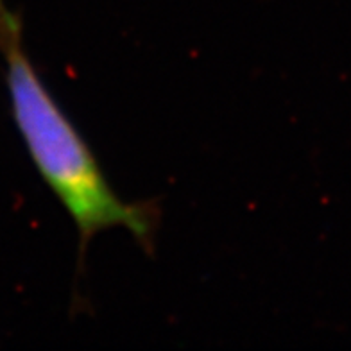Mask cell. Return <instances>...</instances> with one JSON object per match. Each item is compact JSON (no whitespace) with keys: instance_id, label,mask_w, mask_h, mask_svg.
Instances as JSON below:
<instances>
[{"instance_id":"6da1fadb","label":"cell","mask_w":351,"mask_h":351,"mask_svg":"<svg viewBox=\"0 0 351 351\" xmlns=\"http://www.w3.org/2000/svg\"><path fill=\"white\" fill-rule=\"evenodd\" d=\"M0 56L20 136L42 180L77 230V267L84 265L93 237L111 228L130 231L145 253H153L160 226L158 204L128 203L111 189L90 145L34 69L23 43L22 14L5 0H0Z\"/></svg>"}]
</instances>
